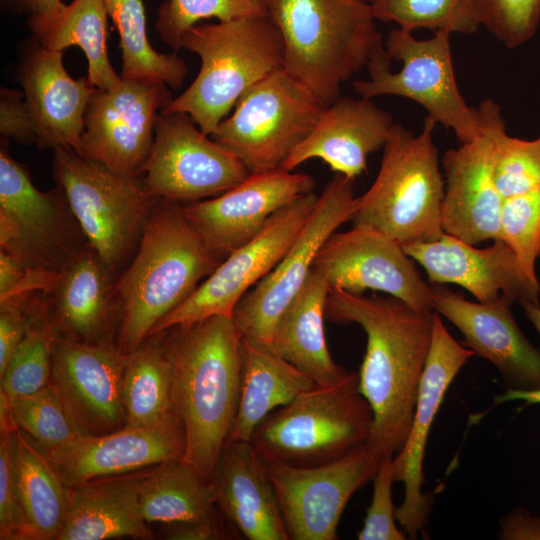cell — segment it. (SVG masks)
I'll list each match as a JSON object with an SVG mask.
<instances>
[{
	"mask_svg": "<svg viewBox=\"0 0 540 540\" xmlns=\"http://www.w3.org/2000/svg\"><path fill=\"white\" fill-rule=\"evenodd\" d=\"M433 313L416 311L390 295L329 290L326 318L356 323L367 337L358 380L373 413L366 446L380 459L394 457L408 436L430 349Z\"/></svg>",
	"mask_w": 540,
	"mask_h": 540,
	"instance_id": "obj_1",
	"label": "cell"
},
{
	"mask_svg": "<svg viewBox=\"0 0 540 540\" xmlns=\"http://www.w3.org/2000/svg\"><path fill=\"white\" fill-rule=\"evenodd\" d=\"M169 330L162 341L185 434L182 459L211 481L238 409L243 338L232 316L223 315Z\"/></svg>",
	"mask_w": 540,
	"mask_h": 540,
	"instance_id": "obj_2",
	"label": "cell"
},
{
	"mask_svg": "<svg viewBox=\"0 0 540 540\" xmlns=\"http://www.w3.org/2000/svg\"><path fill=\"white\" fill-rule=\"evenodd\" d=\"M224 260L203 239L177 202L160 200L126 269L118 276V347L128 355L154 326L181 305Z\"/></svg>",
	"mask_w": 540,
	"mask_h": 540,
	"instance_id": "obj_3",
	"label": "cell"
},
{
	"mask_svg": "<svg viewBox=\"0 0 540 540\" xmlns=\"http://www.w3.org/2000/svg\"><path fill=\"white\" fill-rule=\"evenodd\" d=\"M283 69L325 107L384 45L369 0H266Z\"/></svg>",
	"mask_w": 540,
	"mask_h": 540,
	"instance_id": "obj_4",
	"label": "cell"
},
{
	"mask_svg": "<svg viewBox=\"0 0 540 540\" xmlns=\"http://www.w3.org/2000/svg\"><path fill=\"white\" fill-rule=\"evenodd\" d=\"M180 48L199 55L201 68L161 112L188 114L208 136L249 88L284 66L282 37L268 16L196 24L182 35Z\"/></svg>",
	"mask_w": 540,
	"mask_h": 540,
	"instance_id": "obj_5",
	"label": "cell"
},
{
	"mask_svg": "<svg viewBox=\"0 0 540 540\" xmlns=\"http://www.w3.org/2000/svg\"><path fill=\"white\" fill-rule=\"evenodd\" d=\"M427 116L418 135L395 123L383 147L378 174L358 197L353 226L376 230L401 245L428 242L444 234V181Z\"/></svg>",
	"mask_w": 540,
	"mask_h": 540,
	"instance_id": "obj_6",
	"label": "cell"
},
{
	"mask_svg": "<svg viewBox=\"0 0 540 540\" xmlns=\"http://www.w3.org/2000/svg\"><path fill=\"white\" fill-rule=\"evenodd\" d=\"M373 413L359 389L358 373L316 384L270 413L251 444L264 461L296 467L324 465L368 443Z\"/></svg>",
	"mask_w": 540,
	"mask_h": 540,
	"instance_id": "obj_7",
	"label": "cell"
},
{
	"mask_svg": "<svg viewBox=\"0 0 540 540\" xmlns=\"http://www.w3.org/2000/svg\"><path fill=\"white\" fill-rule=\"evenodd\" d=\"M53 174L88 244L117 273L138 247L143 229L160 199L138 177L127 176L57 147Z\"/></svg>",
	"mask_w": 540,
	"mask_h": 540,
	"instance_id": "obj_8",
	"label": "cell"
},
{
	"mask_svg": "<svg viewBox=\"0 0 540 540\" xmlns=\"http://www.w3.org/2000/svg\"><path fill=\"white\" fill-rule=\"evenodd\" d=\"M450 33L436 31L428 39H417L413 32L392 29L367 65L368 80L353 82L363 98L395 95L421 105L427 116L451 129L461 143L480 133L476 107L463 98L455 77Z\"/></svg>",
	"mask_w": 540,
	"mask_h": 540,
	"instance_id": "obj_9",
	"label": "cell"
},
{
	"mask_svg": "<svg viewBox=\"0 0 540 540\" xmlns=\"http://www.w3.org/2000/svg\"><path fill=\"white\" fill-rule=\"evenodd\" d=\"M324 107L280 69L249 88L210 136L250 173L279 169L311 133Z\"/></svg>",
	"mask_w": 540,
	"mask_h": 540,
	"instance_id": "obj_10",
	"label": "cell"
},
{
	"mask_svg": "<svg viewBox=\"0 0 540 540\" xmlns=\"http://www.w3.org/2000/svg\"><path fill=\"white\" fill-rule=\"evenodd\" d=\"M0 245L28 268L58 279L87 239L63 192H42L27 169L0 151Z\"/></svg>",
	"mask_w": 540,
	"mask_h": 540,
	"instance_id": "obj_11",
	"label": "cell"
},
{
	"mask_svg": "<svg viewBox=\"0 0 540 540\" xmlns=\"http://www.w3.org/2000/svg\"><path fill=\"white\" fill-rule=\"evenodd\" d=\"M357 202L353 179L335 173L284 256L236 305L232 318L244 340L271 350L276 325L305 284L316 254L332 233L351 221Z\"/></svg>",
	"mask_w": 540,
	"mask_h": 540,
	"instance_id": "obj_12",
	"label": "cell"
},
{
	"mask_svg": "<svg viewBox=\"0 0 540 540\" xmlns=\"http://www.w3.org/2000/svg\"><path fill=\"white\" fill-rule=\"evenodd\" d=\"M184 112H160L150 155L143 167L145 188L156 198L180 203L218 196L250 175L245 164L210 139Z\"/></svg>",
	"mask_w": 540,
	"mask_h": 540,
	"instance_id": "obj_13",
	"label": "cell"
},
{
	"mask_svg": "<svg viewBox=\"0 0 540 540\" xmlns=\"http://www.w3.org/2000/svg\"><path fill=\"white\" fill-rule=\"evenodd\" d=\"M317 198L312 192L277 211L257 236L229 253L181 305L154 326L149 336L211 316H232L242 297L287 252L314 209Z\"/></svg>",
	"mask_w": 540,
	"mask_h": 540,
	"instance_id": "obj_14",
	"label": "cell"
},
{
	"mask_svg": "<svg viewBox=\"0 0 540 540\" xmlns=\"http://www.w3.org/2000/svg\"><path fill=\"white\" fill-rule=\"evenodd\" d=\"M380 458L367 446L336 461L296 467L264 461L289 540H335L351 496L373 480Z\"/></svg>",
	"mask_w": 540,
	"mask_h": 540,
	"instance_id": "obj_15",
	"label": "cell"
},
{
	"mask_svg": "<svg viewBox=\"0 0 540 540\" xmlns=\"http://www.w3.org/2000/svg\"><path fill=\"white\" fill-rule=\"evenodd\" d=\"M172 99L160 82L121 78L113 89L95 88L85 112L81 155L139 177L153 146L158 114Z\"/></svg>",
	"mask_w": 540,
	"mask_h": 540,
	"instance_id": "obj_16",
	"label": "cell"
},
{
	"mask_svg": "<svg viewBox=\"0 0 540 540\" xmlns=\"http://www.w3.org/2000/svg\"><path fill=\"white\" fill-rule=\"evenodd\" d=\"M474 355L452 337L434 312L431 344L412 423L402 449L392 459L393 480L404 484V499L395 508V517L408 539L426 535L425 524L433 503V496L422 491L423 460L430 429L450 384Z\"/></svg>",
	"mask_w": 540,
	"mask_h": 540,
	"instance_id": "obj_17",
	"label": "cell"
},
{
	"mask_svg": "<svg viewBox=\"0 0 540 540\" xmlns=\"http://www.w3.org/2000/svg\"><path fill=\"white\" fill-rule=\"evenodd\" d=\"M126 358L112 342L84 343L56 336L49 385L79 435H103L125 426Z\"/></svg>",
	"mask_w": 540,
	"mask_h": 540,
	"instance_id": "obj_18",
	"label": "cell"
},
{
	"mask_svg": "<svg viewBox=\"0 0 540 540\" xmlns=\"http://www.w3.org/2000/svg\"><path fill=\"white\" fill-rule=\"evenodd\" d=\"M402 245L370 228L332 233L323 243L312 268L331 287L361 295L366 290L396 297L416 311L433 313L431 286L421 277Z\"/></svg>",
	"mask_w": 540,
	"mask_h": 540,
	"instance_id": "obj_19",
	"label": "cell"
},
{
	"mask_svg": "<svg viewBox=\"0 0 540 540\" xmlns=\"http://www.w3.org/2000/svg\"><path fill=\"white\" fill-rule=\"evenodd\" d=\"M314 179L281 168L250 173L242 182L214 198L182 206L189 222L224 259L265 227L279 210L312 193Z\"/></svg>",
	"mask_w": 540,
	"mask_h": 540,
	"instance_id": "obj_20",
	"label": "cell"
},
{
	"mask_svg": "<svg viewBox=\"0 0 540 540\" xmlns=\"http://www.w3.org/2000/svg\"><path fill=\"white\" fill-rule=\"evenodd\" d=\"M402 247L425 269L430 283L459 285L483 303L504 298L511 304H539L538 281L525 273L514 252L500 239L477 248L444 233L436 240Z\"/></svg>",
	"mask_w": 540,
	"mask_h": 540,
	"instance_id": "obj_21",
	"label": "cell"
},
{
	"mask_svg": "<svg viewBox=\"0 0 540 540\" xmlns=\"http://www.w3.org/2000/svg\"><path fill=\"white\" fill-rule=\"evenodd\" d=\"M184 451V429L177 421L152 427H123L103 435H79L44 453L65 486L72 487L180 459Z\"/></svg>",
	"mask_w": 540,
	"mask_h": 540,
	"instance_id": "obj_22",
	"label": "cell"
},
{
	"mask_svg": "<svg viewBox=\"0 0 540 540\" xmlns=\"http://www.w3.org/2000/svg\"><path fill=\"white\" fill-rule=\"evenodd\" d=\"M431 302L434 312L460 330L464 345L491 362L509 387L540 388V352L518 327L509 301L471 302L446 287L431 286Z\"/></svg>",
	"mask_w": 540,
	"mask_h": 540,
	"instance_id": "obj_23",
	"label": "cell"
},
{
	"mask_svg": "<svg viewBox=\"0 0 540 540\" xmlns=\"http://www.w3.org/2000/svg\"><path fill=\"white\" fill-rule=\"evenodd\" d=\"M479 121V120H478ZM479 135L448 149L442 166L446 176L442 201L444 233L470 245L500 239L503 197L492 173V141L480 124Z\"/></svg>",
	"mask_w": 540,
	"mask_h": 540,
	"instance_id": "obj_24",
	"label": "cell"
},
{
	"mask_svg": "<svg viewBox=\"0 0 540 540\" xmlns=\"http://www.w3.org/2000/svg\"><path fill=\"white\" fill-rule=\"evenodd\" d=\"M394 124L391 114L371 99L339 96L324 107L311 133L281 169L293 171L318 158L335 173L354 180L366 170L368 156L385 146Z\"/></svg>",
	"mask_w": 540,
	"mask_h": 540,
	"instance_id": "obj_25",
	"label": "cell"
},
{
	"mask_svg": "<svg viewBox=\"0 0 540 540\" xmlns=\"http://www.w3.org/2000/svg\"><path fill=\"white\" fill-rule=\"evenodd\" d=\"M19 80L32 114L40 148L68 147L81 155L84 117L95 89L88 77L73 79L62 51L39 43L23 62Z\"/></svg>",
	"mask_w": 540,
	"mask_h": 540,
	"instance_id": "obj_26",
	"label": "cell"
},
{
	"mask_svg": "<svg viewBox=\"0 0 540 540\" xmlns=\"http://www.w3.org/2000/svg\"><path fill=\"white\" fill-rule=\"evenodd\" d=\"M116 273L88 244L44 294L58 336L84 343L111 342L122 303Z\"/></svg>",
	"mask_w": 540,
	"mask_h": 540,
	"instance_id": "obj_27",
	"label": "cell"
},
{
	"mask_svg": "<svg viewBox=\"0 0 540 540\" xmlns=\"http://www.w3.org/2000/svg\"><path fill=\"white\" fill-rule=\"evenodd\" d=\"M211 482L217 507L249 540H289L264 461L250 441L228 440Z\"/></svg>",
	"mask_w": 540,
	"mask_h": 540,
	"instance_id": "obj_28",
	"label": "cell"
},
{
	"mask_svg": "<svg viewBox=\"0 0 540 540\" xmlns=\"http://www.w3.org/2000/svg\"><path fill=\"white\" fill-rule=\"evenodd\" d=\"M143 475L93 479L68 487V505L57 540L152 539L140 508Z\"/></svg>",
	"mask_w": 540,
	"mask_h": 540,
	"instance_id": "obj_29",
	"label": "cell"
},
{
	"mask_svg": "<svg viewBox=\"0 0 540 540\" xmlns=\"http://www.w3.org/2000/svg\"><path fill=\"white\" fill-rule=\"evenodd\" d=\"M330 286L318 271L311 272L295 298L281 315L271 350L318 385H330L349 371L335 363L326 342L324 321Z\"/></svg>",
	"mask_w": 540,
	"mask_h": 540,
	"instance_id": "obj_30",
	"label": "cell"
},
{
	"mask_svg": "<svg viewBox=\"0 0 540 540\" xmlns=\"http://www.w3.org/2000/svg\"><path fill=\"white\" fill-rule=\"evenodd\" d=\"M316 383L272 350L243 339L238 409L230 441H250L257 426Z\"/></svg>",
	"mask_w": 540,
	"mask_h": 540,
	"instance_id": "obj_31",
	"label": "cell"
},
{
	"mask_svg": "<svg viewBox=\"0 0 540 540\" xmlns=\"http://www.w3.org/2000/svg\"><path fill=\"white\" fill-rule=\"evenodd\" d=\"M138 494L147 523L221 524L212 482L182 458L163 462L155 471L143 474Z\"/></svg>",
	"mask_w": 540,
	"mask_h": 540,
	"instance_id": "obj_32",
	"label": "cell"
},
{
	"mask_svg": "<svg viewBox=\"0 0 540 540\" xmlns=\"http://www.w3.org/2000/svg\"><path fill=\"white\" fill-rule=\"evenodd\" d=\"M124 427L181 422L172 401V371L162 340L150 339L129 353L122 382Z\"/></svg>",
	"mask_w": 540,
	"mask_h": 540,
	"instance_id": "obj_33",
	"label": "cell"
},
{
	"mask_svg": "<svg viewBox=\"0 0 540 540\" xmlns=\"http://www.w3.org/2000/svg\"><path fill=\"white\" fill-rule=\"evenodd\" d=\"M107 16L104 0H73L52 21L31 27L38 43L52 51L79 46L88 60V80L92 86L110 90L119 85V76L110 64L107 50Z\"/></svg>",
	"mask_w": 540,
	"mask_h": 540,
	"instance_id": "obj_34",
	"label": "cell"
},
{
	"mask_svg": "<svg viewBox=\"0 0 540 540\" xmlns=\"http://www.w3.org/2000/svg\"><path fill=\"white\" fill-rule=\"evenodd\" d=\"M15 468L18 493L33 540L57 539L65 522L68 487L47 456L15 431Z\"/></svg>",
	"mask_w": 540,
	"mask_h": 540,
	"instance_id": "obj_35",
	"label": "cell"
},
{
	"mask_svg": "<svg viewBox=\"0 0 540 540\" xmlns=\"http://www.w3.org/2000/svg\"><path fill=\"white\" fill-rule=\"evenodd\" d=\"M108 15L116 25L122 50L121 78L160 82L179 88L188 73L176 53L154 50L148 40L142 0H104Z\"/></svg>",
	"mask_w": 540,
	"mask_h": 540,
	"instance_id": "obj_36",
	"label": "cell"
},
{
	"mask_svg": "<svg viewBox=\"0 0 540 540\" xmlns=\"http://www.w3.org/2000/svg\"><path fill=\"white\" fill-rule=\"evenodd\" d=\"M478 120L492 141V173L503 199L540 188V137L508 135L500 106L491 99L476 107Z\"/></svg>",
	"mask_w": 540,
	"mask_h": 540,
	"instance_id": "obj_37",
	"label": "cell"
},
{
	"mask_svg": "<svg viewBox=\"0 0 540 540\" xmlns=\"http://www.w3.org/2000/svg\"><path fill=\"white\" fill-rule=\"evenodd\" d=\"M56 336L42 293L32 309L23 340L1 374V391L9 400L36 393L49 385Z\"/></svg>",
	"mask_w": 540,
	"mask_h": 540,
	"instance_id": "obj_38",
	"label": "cell"
},
{
	"mask_svg": "<svg viewBox=\"0 0 540 540\" xmlns=\"http://www.w3.org/2000/svg\"><path fill=\"white\" fill-rule=\"evenodd\" d=\"M376 20L413 32L430 29L472 35L480 27L476 0H369Z\"/></svg>",
	"mask_w": 540,
	"mask_h": 540,
	"instance_id": "obj_39",
	"label": "cell"
},
{
	"mask_svg": "<svg viewBox=\"0 0 540 540\" xmlns=\"http://www.w3.org/2000/svg\"><path fill=\"white\" fill-rule=\"evenodd\" d=\"M247 16H267L266 0H165L158 9L155 28L161 40L177 51L182 35L200 20Z\"/></svg>",
	"mask_w": 540,
	"mask_h": 540,
	"instance_id": "obj_40",
	"label": "cell"
},
{
	"mask_svg": "<svg viewBox=\"0 0 540 540\" xmlns=\"http://www.w3.org/2000/svg\"><path fill=\"white\" fill-rule=\"evenodd\" d=\"M9 406L16 426L44 450L62 446L79 436L50 385L9 400Z\"/></svg>",
	"mask_w": 540,
	"mask_h": 540,
	"instance_id": "obj_41",
	"label": "cell"
},
{
	"mask_svg": "<svg viewBox=\"0 0 540 540\" xmlns=\"http://www.w3.org/2000/svg\"><path fill=\"white\" fill-rule=\"evenodd\" d=\"M500 240L514 252L525 273L538 281L535 262L540 251V188L503 200Z\"/></svg>",
	"mask_w": 540,
	"mask_h": 540,
	"instance_id": "obj_42",
	"label": "cell"
},
{
	"mask_svg": "<svg viewBox=\"0 0 540 540\" xmlns=\"http://www.w3.org/2000/svg\"><path fill=\"white\" fill-rule=\"evenodd\" d=\"M481 27L508 48L529 41L540 25V0H476Z\"/></svg>",
	"mask_w": 540,
	"mask_h": 540,
	"instance_id": "obj_43",
	"label": "cell"
},
{
	"mask_svg": "<svg viewBox=\"0 0 540 540\" xmlns=\"http://www.w3.org/2000/svg\"><path fill=\"white\" fill-rule=\"evenodd\" d=\"M15 424L0 425V539L33 540L20 501L15 468Z\"/></svg>",
	"mask_w": 540,
	"mask_h": 540,
	"instance_id": "obj_44",
	"label": "cell"
},
{
	"mask_svg": "<svg viewBox=\"0 0 540 540\" xmlns=\"http://www.w3.org/2000/svg\"><path fill=\"white\" fill-rule=\"evenodd\" d=\"M393 457H383L373 477V495L366 510L363 526L357 533L359 540H405V532L396 525L392 501Z\"/></svg>",
	"mask_w": 540,
	"mask_h": 540,
	"instance_id": "obj_45",
	"label": "cell"
},
{
	"mask_svg": "<svg viewBox=\"0 0 540 540\" xmlns=\"http://www.w3.org/2000/svg\"><path fill=\"white\" fill-rule=\"evenodd\" d=\"M0 132L20 143H36L35 124L24 92L1 88Z\"/></svg>",
	"mask_w": 540,
	"mask_h": 540,
	"instance_id": "obj_46",
	"label": "cell"
},
{
	"mask_svg": "<svg viewBox=\"0 0 540 540\" xmlns=\"http://www.w3.org/2000/svg\"><path fill=\"white\" fill-rule=\"evenodd\" d=\"M499 539L540 540V515L533 516L524 508L509 512L500 521Z\"/></svg>",
	"mask_w": 540,
	"mask_h": 540,
	"instance_id": "obj_47",
	"label": "cell"
},
{
	"mask_svg": "<svg viewBox=\"0 0 540 540\" xmlns=\"http://www.w3.org/2000/svg\"><path fill=\"white\" fill-rule=\"evenodd\" d=\"M169 526L167 538L173 540H210L227 535L222 524L177 523Z\"/></svg>",
	"mask_w": 540,
	"mask_h": 540,
	"instance_id": "obj_48",
	"label": "cell"
},
{
	"mask_svg": "<svg viewBox=\"0 0 540 540\" xmlns=\"http://www.w3.org/2000/svg\"><path fill=\"white\" fill-rule=\"evenodd\" d=\"M65 7L61 0H28L27 11L32 15L30 28L52 21Z\"/></svg>",
	"mask_w": 540,
	"mask_h": 540,
	"instance_id": "obj_49",
	"label": "cell"
},
{
	"mask_svg": "<svg viewBox=\"0 0 540 540\" xmlns=\"http://www.w3.org/2000/svg\"><path fill=\"white\" fill-rule=\"evenodd\" d=\"M522 400L525 405L540 404V388L534 390H517L508 387L504 393L494 397V405H498L508 401Z\"/></svg>",
	"mask_w": 540,
	"mask_h": 540,
	"instance_id": "obj_50",
	"label": "cell"
},
{
	"mask_svg": "<svg viewBox=\"0 0 540 540\" xmlns=\"http://www.w3.org/2000/svg\"><path fill=\"white\" fill-rule=\"evenodd\" d=\"M522 307L528 319L532 322L540 335V304L524 303Z\"/></svg>",
	"mask_w": 540,
	"mask_h": 540,
	"instance_id": "obj_51",
	"label": "cell"
},
{
	"mask_svg": "<svg viewBox=\"0 0 540 540\" xmlns=\"http://www.w3.org/2000/svg\"><path fill=\"white\" fill-rule=\"evenodd\" d=\"M14 3H17L22 9L27 10L28 0H12Z\"/></svg>",
	"mask_w": 540,
	"mask_h": 540,
	"instance_id": "obj_52",
	"label": "cell"
},
{
	"mask_svg": "<svg viewBox=\"0 0 540 540\" xmlns=\"http://www.w3.org/2000/svg\"><path fill=\"white\" fill-rule=\"evenodd\" d=\"M539 256H540V251H539Z\"/></svg>",
	"mask_w": 540,
	"mask_h": 540,
	"instance_id": "obj_53",
	"label": "cell"
}]
</instances>
